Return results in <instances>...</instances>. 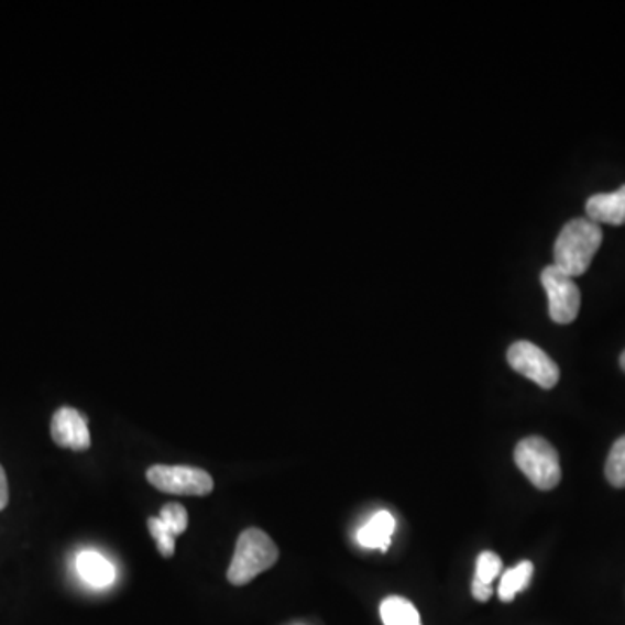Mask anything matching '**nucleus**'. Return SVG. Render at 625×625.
Instances as JSON below:
<instances>
[{"instance_id": "f257e3e1", "label": "nucleus", "mask_w": 625, "mask_h": 625, "mask_svg": "<svg viewBox=\"0 0 625 625\" xmlns=\"http://www.w3.org/2000/svg\"><path fill=\"white\" fill-rule=\"evenodd\" d=\"M603 231L588 218H577L564 224L555 243V266L568 276L584 275L600 251Z\"/></svg>"}, {"instance_id": "f03ea898", "label": "nucleus", "mask_w": 625, "mask_h": 625, "mask_svg": "<svg viewBox=\"0 0 625 625\" xmlns=\"http://www.w3.org/2000/svg\"><path fill=\"white\" fill-rule=\"evenodd\" d=\"M278 547L272 537L260 528L242 531L234 547L233 560L228 568V580L233 585H245L278 561Z\"/></svg>"}, {"instance_id": "7ed1b4c3", "label": "nucleus", "mask_w": 625, "mask_h": 625, "mask_svg": "<svg viewBox=\"0 0 625 625\" xmlns=\"http://www.w3.org/2000/svg\"><path fill=\"white\" fill-rule=\"evenodd\" d=\"M515 461L519 471L539 490H552L561 482L560 456L544 438L530 437L519 441Z\"/></svg>"}, {"instance_id": "20e7f679", "label": "nucleus", "mask_w": 625, "mask_h": 625, "mask_svg": "<svg viewBox=\"0 0 625 625\" xmlns=\"http://www.w3.org/2000/svg\"><path fill=\"white\" fill-rule=\"evenodd\" d=\"M150 485L173 495L206 497L215 490V480L207 471L191 465H152L146 473Z\"/></svg>"}, {"instance_id": "39448f33", "label": "nucleus", "mask_w": 625, "mask_h": 625, "mask_svg": "<svg viewBox=\"0 0 625 625\" xmlns=\"http://www.w3.org/2000/svg\"><path fill=\"white\" fill-rule=\"evenodd\" d=\"M507 363L513 371L534 381L542 390H552L560 381V366L530 341H518L507 350Z\"/></svg>"}, {"instance_id": "423d86ee", "label": "nucleus", "mask_w": 625, "mask_h": 625, "mask_svg": "<svg viewBox=\"0 0 625 625\" xmlns=\"http://www.w3.org/2000/svg\"><path fill=\"white\" fill-rule=\"evenodd\" d=\"M540 282L549 299V317L560 326H568L575 320L580 309V290L572 276L561 272L560 267H544Z\"/></svg>"}, {"instance_id": "0eeeda50", "label": "nucleus", "mask_w": 625, "mask_h": 625, "mask_svg": "<svg viewBox=\"0 0 625 625\" xmlns=\"http://www.w3.org/2000/svg\"><path fill=\"white\" fill-rule=\"evenodd\" d=\"M51 437L54 443L74 452H84L91 447V432L87 428L86 417L72 407L59 408L51 423Z\"/></svg>"}, {"instance_id": "6e6552de", "label": "nucleus", "mask_w": 625, "mask_h": 625, "mask_svg": "<svg viewBox=\"0 0 625 625\" xmlns=\"http://www.w3.org/2000/svg\"><path fill=\"white\" fill-rule=\"evenodd\" d=\"M588 219L601 224L622 227L625 224V185L612 194H597L585 202Z\"/></svg>"}, {"instance_id": "1a4fd4ad", "label": "nucleus", "mask_w": 625, "mask_h": 625, "mask_svg": "<svg viewBox=\"0 0 625 625\" xmlns=\"http://www.w3.org/2000/svg\"><path fill=\"white\" fill-rule=\"evenodd\" d=\"M396 522L390 511H379L360 528L359 542L366 549H381L386 552L391 546V535L395 531Z\"/></svg>"}, {"instance_id": "9d476101", "label": "nucleus", "mask_w": 625, "mask_h": 625, "mask_svg": "<svg viewBox=\"0 0 625 625\" xmlns=\"http://www.w3.org/2000/svg\"><path fill=\"white\" fill-rule=\"evenodd\" d=\"M77 568L84 580L89 582V584L96 585V588L110 585L113 582V577H116L113 567L98 552L86 551L83 555H78Z\"/></svg>"}, {"instance_id": "9b49d317", "label": "nucleus", "mask_w": 625, "mask_h": 625, "mask_svg": "<svg viewBox=\"0 0 625 625\" xmlns=\"http://www.w3.org/2000/svg\"><path fill=\"white\" fill-rule=\"evenodd\" d=\"M384 625H423L416 606L402 596H390L381 603Z\"/></svg>"}, {"instance_id": "f8f14e48", "label": "nucleus", "mask_w": 625, "mask_h": 625, "mask_svg": "<svg viewBox=\"0 0 625 625\" xmlns=\"http://www.w3.org/2000/svg\"><path fill=\"white\" fill-rule=\"evenodd\" d=\"M531 575H534V564L530 561H522L518 567L507 570L501 579L498 585V597L504 603H511L515 600L516 594L522 593L523 589L530 585Z\"/></svg>"}, {"instance_id": "ddd939ff", "label": "nucleus", "mask_w": 625, "mask_h": 625, "mask_svg": "<svg viewBox=\"0 0 625 625\" xmlns=\"http://www.w3.org/2000/svg\"><path fill=\"white\" fill-rule=\"evenodd\" d=\"M606 480L617 489H625V437L618 438L610 450L605 465Z\"/></svg>"}, {"instance_id": "4468645a", "label": "nucleus", "mask_w": 625, "mask_h": 625, "mask_svg": "<svg viewBox=\"0 0 625 625\" xmlns=\"http://www.w3.org/2000/svg\"><path fill=\"white\" fill-rule=\"evenodd\" d=\"M158 518L162 519L165 527L169 528L171 534L176 535V537L188 528V513H186L182 504H176V502L165 504L161 509Z\"/></svg>"}, {"instance_id": "2eb2a0df", "label": "nucleus", "mask_w": 625, "mask_h": 625, "mask_svg": "<svg viewBox=\"0 0 625 625\" xmlns=\"http://www.w3.org/2000/svg\"><path fill=\"white\" fill-rule=\"evenodd\" d=\"M149 530L161 555L164 558H171L176 551V535L171 534L169 528L165 527L161 518H150Z\"/></svg>"}, {"instance_id": "dca6fc26", "label": "nucleus", "mask_w": 625, "mask_h": 625, "mask_svg": "<svg viewBox=\"0 0 625 625\" xmlns=\"http://www.w3.org/2000/svg\"><path fill=\"white\" fill-rule=\"evenodd\" d=\"M502 570V560L495 552L485 551L478 556L476 561V573H474V579L480 580L483 584L492 585L495 579H497L498 573Z\"/></svg>"}, {"instance_id": "f3484780", "label": "nucleus", "mask_w": 625, "mask_h": 625, "mask_svg": "<svg viewBox=\"0 0 625 625\" xmlns=\"http://www.w3.org/2000/svg\"><path fill=\"white\" fill-rule=\"evenodd\" d=\"M471 593H473L474 600L482 601V603H486V601L492 597L494 594V589L490 584H483L478 579H473V584H471Z\"/></svg>"}, {"instance_id": "a211bd4d", "label": "nucleus", "mask_w": 625, "mask_h": 625, "mask_svg": "<svg viewBox=\"0 0 625 625\" xmlns=\"http://www.w3.org/2000/svg\"><path fill=\"white\" fill-rule=\"evenodd\" d=\"M9 502V486L8 478H6L4 469L0 465V511L8 506Z\"/></svg>"}, {"instance_id": "6ab92c4d", "label": "nucleus", "mask_w": 625, "mask_h": 625, "mask_svg": "<svg viewBox=\"0 0 625 625\" xmlns=\"http://www.w3.org/2000/svg\"><path fill=\"white\" fill-rule=\"evenodd\" d=\"M621 366H622V371L625 372V351H624V353L621 354Z\"/></svg>"}]
</instances>
